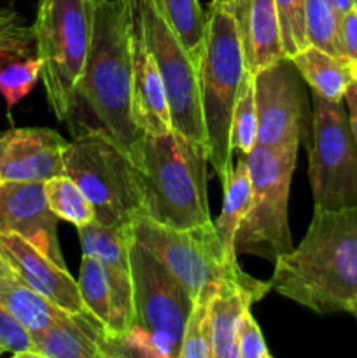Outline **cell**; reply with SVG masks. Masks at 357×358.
Listing matches in <instances>:
<instances>
[{"instance_id": "1", "label": "cell", "mask_w": 357, "mask_h": 358, "mask_svg": "<svg viewBox=\"0 0 357 358\" xmlns=\"http://www.w3.org/2000/svg\"><path fill=\"white\" fill-rule=\"evenodd\" d=\"M273 264L276 294L315 313H350L357 301V205L314 208L301 243Z\"/></svg>"}, {"instance_id": "2", "label": "cell", "mask_w": 357, "mask_h": 358, "mask_svg": "<svg viewBox=\"0 0 357 358\" xmlns=\"http://www.w3.org/2000/svg\"><path fill=\"white\" fill-rule=\"evenodd\" d=\"M84 107L100 128L135 163L146 133L133 117V76L126 0L97 2L90 55L76 91V108ZM76 112V110H74Z\"/></svg>"}, {"instance_id": "3", "label": "cell", "mask_w": 357, "mask_h": 358, "mask_svg": "<svg viewBox=\"0 0 357 358\" xmlns=\"http://www.w3.org/2000/svg\"><path fill=\"white\" fill-rule=\"evenodd\" d=\"M144 215L163 226L189 229L212 222L209 208V152L172 129L146 133L136 150Z\"/></svg>"}, {"instance_id": "4", "label": "cell", "mask_w": 357, "mask_h": 358, "mask_svg": "<svg viewBox=\"0 0 357 358\" xmlns=\"http://www.w3.org/2000/svg\"><path fill=\"white\" fill-rule=\"evenodd\" d=\"M245 72L244 48L233 9L230 3L210 6L205 52L198 69L200 103L210 166L223 185L234 166L231 121Z\"/></svg>"}, {"instance_id": "5", "label": "cell", "mask_w": 357, "mask_h": 358, "mask_svg": "<svg viewBox=\"0 0 357 358\" xmlns=\"http://www.w3.org/2000/svg\"><path fill=\"white\" fill-rule=\"evenodd\" d=\"M65 173L90 199L94 219L121 233L144 215L139 168L104 129L83 128L65 149Z\"/></svg>"}, {"instance_id": "6", "label": "cell", "mask_w": 357, "mask_h": 358, "mask_svg": "<svg viewBox=\"0 0 357 358\" xmlns=\"http://www.w3.org/2000/svg\"><path fill=\"white\" fill-rule=\"evenodd\" d=\"M130 259L133 324L121 341L122 350L126 355L178 358L195 297L153 252L133 240Z\"/></svg>"}, {"instance_id": "7", "label": "cell", "mask_w": 357, "mask_h": 358, "mask_svg": "<svg viewBox=\"0 0 357 358\" xmlns=\"http://www.w3.org/2000/svg\"><path fill=\"white\" fill-rule=\"evenodd\" d=\"M94 0H41L34 27L41 80L56 119L69 122L90 55Z\"/></svg>"}, {"instance_id": "8", "label": "cell", "mask_w": 357, "mask_h": 358, "mask_svg": "<svg viewBox=\"0 0 357 358\" xmlns=\"http://www.w3.org/2000/svg\"><path fill=\"white\" fill-rule=\"evenodd\" d=\"M298 145H255L245 156L251 175V201L234 238L237 254L275 262L294 248L289 227V192Z\"/></svg>"}, {"instance_id": "9", "label": "cell", "mask_w": 357, "mask_h": 358, "mask_svg": "<svg viewBox=\"0 0 357 358\" xmlns=\"http://www.w3.org/2000/svg\"><path fill=\"white\" fill-rule=\"evenodd\" d=\"M312 133L308 178L314 208L338 210L357 205V143L342 101L312 91Z\"/></svg>"}, {"instance_id": "10", "label": "cell", "mask_w": 357, "mask_h": 358, "mask_svg": "<svg viewBox=\"0 0 357 358\" xmlns=\"http://www.w3.org/2000/svg\"><path fill=\"white\" fill-rule=\"evenodd\" d=\"M133 2L139 10L147 48L160 69L167 90L172 126L186 138L206 149L205 126L200 103L198 66L178 41L158 0Z\"/></svg>"}, {"instance_id": "11", "label": "cell", "mask_w": 357, "mask_h": 358, "mask_svg": "<svg viewBox=\"0 0 357 358\" xmlns=\"http://www.w3.org/2000/svg\"><path fill=\"white\" fill-rule=\"evenodd\" d=\"M133 241L153 252L196 299L205 287L217 285L240 268L230 261L217 236L214 220L198 227L177 229L142 215L132 227Z\"/></svg>"}, {"instance_id": "12", "label": "cell", "mask_w": 357, "mask_h": 358, "mask_svg": "<svg viewBox=\"0 0 357 358\" xmlns=\"http://www.w3.org/2000/svg\"><path fill=\"white\" fill-rule=\"evenodd\" d=\"M258 143L298 145L308 138L304 80L289 56L254 73Z\"/></svg>"}, {"instance_id": "13", "label": "cell", "mask_w": 357, "mask_h": 358, "mask_svg": "<svg viewBox=\"0 0 357 358\" xmlns=\"http://www.w3.org/2000/svg\"><path fill=\"white\" fill-rule=\"evenodd\" d=\"M77 234L83 254L94 257L104 268L111 290V324L107 332L114 341H122L133 324L132 234L112 229L97 219L77 227Z\"/></svg>"}, {"instance_id": "14", "label": "cell", "mask_w": 357, "mask_h": 358, "mask_svg": "<svg viewBox=\"0 0 357 358\" xmlns=\"http://www.w3.org/2000/svg\"><path fill=\"white\" fill-rule=\"evenodd\" d=\"M58 220L49 208L44 182H0V233L18 234L66 268L58 241Z\"/></svg>"}, {"instance_id": "15", "label": "cell", "mask_w": 357, "mask_h": 358, "mask_svg": "<svg viewBox=\"0 0 357 358\" xmlns=\"http://www.w3.org/2000/svg\"><path fill=\"white\" fill-rule=\"evenodd\" d=\"M69 140L51 128H10L0 133V180L48 182L65 175Z\"/></svg>"}, {"instance_id": "16", "label": "cell", "mask_w": 357, "mask_h": 358, "mask_svg": "<svg viewBox=\"0 0 357 358\" xmlns=\"http://www.w3.org/2000/svg\"><path fill=\"white\" fill-rule=\"evenodd\" d=\"M128 2L130 55L133 76V117L139 128L149 135H161L174 129L167 90L160 69L147 48L139 10L133 0Z\"/></svg>"}, {"instance_id": "17", "label": "cell", "mask_w": 357, "mask_h": 358, "mask_svg": "<svg viewBox=\"0 0 357 358\" xmlns=\"http://www.w3.org/2000/svg\"><path fill=\"white\" fill-rule=\"evenodd\" d=\"M0 257L30 289L69 313L86 311L79 283L69 269L56 264L38 248L13 233H0Z\"/></svg>"}, {"instance_id": "18", "label": "cell", "mask_w": 357, "mask_h": 358, "mask_svg": "<svg viewBox=\"0 0 357 358\" xmlns=\"http://www.w3.org/2000/svg\"><path fill=\"white\" fill-rule=\"evenodd\" d=\"M272 290L270 282L252 278L241 268L231 271L214 287L210 297L212 358H240L238 325L241 315Z\"/></svg>"}, {"instance_id": "19", "label": "cell", "mask_w": 357, "mask_h": 358, "mask_svg": "<svg viewBox=\"0 0 357 358\" xmlns=\"http://www.w3.org/2000/svg\"><path fill=\"white\" fill-rule=\"evenodd\" d=\"M121 341L90 311L66 313L41 334L34 336L30 358H111L125 357Z\"/></svg>"}, {"instance_id": "20", "label": "cell", "mask_w": 357, "mask_h": 358, "mask_svg": "<svg viewBox=\"0 0 357 358\" xmlns=\"http://www.w3.org/2000/svg\"><path fill=\"white\" fill-rule=\"evenodd\" d=\"M41 79L34 27H27L10 10L0 13V96L7 110L31 93Z\"/></svg>"}, {"instance_id": "21", "label": "cell", "mask_w": 357, "mask_h": 358, "mask_svg": "<svg viewBox=\"0 0 357 358\" xmlns=\"http://www.w3.org/2000/svg\"><path fill=\"white\" fill-rule=\"evenodd\" d=\"M230 6L237 20L248 73L254 76L286 56L275 0H233Z\"/></svg>"}, {"instance_id": "22", "label": "cell", "mask_w": 357, "mask_h": 358, "mask_svg": "<svg viewBox=\"0 0 357 358\" xmlns=\"http://www.w3.org/2000/svg\"><path fill=\"white\" fill-rule=\"evenodd\" d=\"M0 306L13 313L34 336L41 334L49 325L69 313L30 289L2 257H0Z\"/></svg>"}, {"instance_id": "23", "label": "cell", "mask_w": 357, "mask_h": 358, "mask_svg": "<svg viewBox=\"0 0 357 358\" xmlns=\"http://www.w3.org/2000/svg\"><path fill=\"white\" fill-rule=\"evenodd\" d=\"M290 59L312 91L328 100L342 101L346 87L357 79L356 70L346 59L329 55L315 45H307L290 56Z\"/></svg>"}, {"instance_id": "24", "label": "cell", "mask_w": 357, "mask_h": 358, "mask_svg": "<svg viewBox=\"0 0 357 358\" xmlns=\"http://www.w3.org/2000/svg\"><path fill=\"white\" fill-rule=\"evenodd\" d=\"M224 187V201L220 215L214 222L219 236L224 254L230 261H237V248H234V238H237L238 227L244 220L245 212L251 201V175H248L247 161L245 156L238 154V161L233 166L231 177L227 178Z\"/></svg>"}, {"instance_id": "25", "label": "cell", "mask_w": 357, "mask_h": 358, "mask_svg": "<svg viewBox=\"0 0 357 358\" xmlns=\"http://www.w3.org/2000/svg\"><path fill=\"white\" fill-rule=\"evenodd\" d=\"M164 17L200 69L206 44V16L198 0H158Z\"/></svg>"}, {"instance_id": "26", "label": "cell", "mask_w": 357, "mask_h": 358, "mask_svg": "<svg viewBox=\"0 0 357 358\" xmlns=\"http://www.w3.org/2000/svg\"><path fill=\"white\" fill-rule=\"evenodd\" d=\"M46 198L49 208L59 220L74 224L76 227L94 220V210L79 185L69 175H58L44 182Z\"/></svg>"}, {"instance_id": "27", "label": "cell", "mask_w": 357, "mask_h": 358, "mask_svg": "<svg viewBox=\"0 0 357 358\" xmlns=\"http://www.w3.org/2000/svg\"><path fill=\"white\" fill-rule=\"evenodd\" d=\"M340 20L342 16L331 0H304V28L308 45H315L329 55L343 58Z\"/></svg>"}, {"instance_id": "28", "label": "cell", "mask_w": 357, "mask_h": 358, "mask_svg": "<svg viewBox=\"0 0 357 358\" xmlns=\"http://www.w3.org/2000/svg\"><path fill=\"white\" fill-rule=\"evenodd\" d=\"M258 143V112H255L254 76L245 72L241 79L240 94L234 105L231 121V149L247 156Z\"/></svg>"}, {"instance_id": "29", "label": "cell", "mask_w": 357, "mask_h": 358, "mask_svg": "<svg viewBox=\"0 0 357 358\" xmlns=\"http://www.w3.org/2000/svg\"><path fill=\"white\" fill-rule=\"evenodd\" d=\"M214 287H205L196 296L195 306L186 322L178 358H212V331H210V297Z\"/></svg>"}, {"instance_id": "30", "label": "cell", "mask_w": 357, "mask_h": 358, "mask_svg": "<svg viewBox=\"0 0 357 358\" xmlns=\"http://www.w3.org/2000/svg\"><path fill=\"white\" fill-rule=\"evenodd\" d=\"M77 283H79L80 299H83L86 311H90L94 318H98L105 325V329H108V324H111V290H108L104 268L97 259L83 254Z\"/></svg>"}, {"instance_id": "31", "label": "cell", "mask_w": 357, "mask_h": 358, "mask_svg": "<svg viewBox=\"0 0 357 358\" xmlns=\"http://www.w3.org/2000/svg\"><path fill=\"white\" fill-rule=\"evenodd\" d=\"M282 31L284 55L294 56L308 45L304 28V0H275Z\"/></svg>"}, {"instance_id": "32", "label": "cell", "mask_w": 357, "mask_h": 358, "mask_svg": "<svg viewBox=\"0 0 357 358\" xmlns=\"http://www.w3.org/2000/svg\"><path fill=\"white\" fill-rule=\"evenodd\" d=\"M0 350L18 358H30L34 350V334L4 306H0Z\"/></svg>"}, {"instance_id": "33", "label": "cell", "mask_w": 357, "mask_h": 358, "mask_svg": "<svg viewBox=\"0 0 357 358\" xmlns=\"http://www.w3.org/2000/svg\"><path fill=\"white\" fill-rule=\"evenodd\" d=\"M238 353L240 358H272L265 336L255 318L252 317L251 310L241 315L238 325Z\"/></svg>"}, {"instance_id": "34", "label": "cell", "mask_w": 357, "mask_h": 358, "mask_svg": "<svg viewBox=\"0 0 357 358\" xmlns=\"http://www.w3.org/2000/svg\"><path fill=\"white\" fill-rule=\"evenodd\" d=\"M340 42L343 58L357 73V7L345 13L340 20Z\"/></svg>"}, {"instance_id": "35", "label": "cell", "mask_w": 357, "mask_h": 358, "mask_svg": "<svg viewBox=\"0 0 357 358\" xmlns=\"http://www.w3.org/2000/svg\"><path fill=\"white\" fill-rule=\"evenodd\" d=\"M345 100H346V108H349V124H350V129H352L354 140H356L357 143V79L346 87Z\"/></svg>"}, {"instance_id": "36", "label": "cell", "mask_w": 357, "mask_h": 358, "mask_svg": "<svg viewBox=\"0 0 357 358\" xmlns=\"http://www.w3.org/2000/svg\"><path fill=\"white\" fill-rule=\"evenodd\" d=\"M332 6H335V9L338 10L340 16H343L345 13H349L350 9H354V0H331Z\"/></svg>"}, {"instance_id": "37", "label": "cell", "mask_w": 357, "mask_h": 358, "mask_svg": "<svg viewBox=\"0 0 357 358\" xmlns=\"http://www.w3.org/2000/svg\"><path fill=\"white\" fill-rule=\"evenodd\" d=\"M233 0H212V3L210 6H223V3H231Z\"/></svg>"}, {"instance_id": "38", "label": "cell", "mask_w": 357, "mask_h": 358, "mask_svg": "<svg viewBox=\"0 0 357 358\" xmlns=\"http://www.w3.org/2000/svg\"><path fill=\"white\" fill-rule=\"evenodd\" d=\"M350 313H352L354 317H356V320H357V301H356V304H354V308H352V311H350Z\"/></svg>"}, {"instance_id": "39", "label": "cell", "mask_w": 357, "mask_h": 358, "mask_svg": "<svg viewBox=\"0 0 357 358\" xmlns=\"http://www.w3.org/2000/svg\"><path fill=\"white\" fill-rule=\"evenodd\" d=\"M354 6H356V7H357V0H354Z\"/></svg>"}, {"instance_id": "40", "label": "cell", "mask_w": 357, "mask_h": 358, "mask_svg": "<svg viewBox=\"0 0 357 358\" xmlns=\"http://www.w3.org/2000/svg\"><path fill=\"white\" fill-rule=\"evenodd\" d=\"M94 2H104V0H94Z\"/></svg>"}, {"instance_id": "41", "label": "cell", "mask_w": 357, "mask_h": 358, "mask_svg": "<svg viewBox=\"0 0 357 358\" xmlns=\"http://www.w3.org/2000/svg\"><path fill=\"white\" fill-rule=\"evenodd\" d=\"M2 353H4V352H2V350H0V355H2Z\"/></svg>"}, {"instance_id": "42", "label": "cell", "mask_w": 357, "mask_h": 358, "mask_svg": "<svg viewBox=\"0 0 357 358\" xmlns=\"http://www.w3.org/2000/svg\"><path fill=\"white\" fill-rule=\"evenodd\" d=\"M0 182H2V180H0Z\"/></svg>"}]
</instances>
